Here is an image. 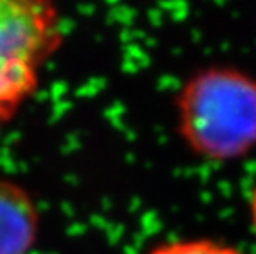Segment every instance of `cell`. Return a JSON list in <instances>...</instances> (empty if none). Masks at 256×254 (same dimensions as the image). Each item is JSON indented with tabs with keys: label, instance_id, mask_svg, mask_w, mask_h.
I'll return each instance as SVG.
<instances>
[{
	"label": "cell",
	"instance_id": "cell-1",
	"mask_svg": "<svg viewBox=\"0 0 256 254\" xmlns=\"http://www.w3.org/2000/svg\"><path fill=\"white\" fill-rule=\"evenodd\" d=\"M178 132L204 159L235 160L256 147V79L233 68L204 69L177 99Z\"/></svg>",
	"mask_w": 256,
	"mask_h": 254
},
{
	"label": "cell",
	"instance_id": "cell-2",
	"mask_svg": "<svg viewBox=\"0 0 256 254\" xmlns=\"http://www.w3.org/2000/svg\"><path fill=\"white\" fill-rule=\"evenodd\" d=\"M62 43L56 0H0V126L35 94Z\"/></svg>",
	"mask_w": 256,
	"mask_h": 254
},
{
	"label": "cell",
	"instance_id": "cell-3",
	"mask_svg": "<svg viewBox=\"0 0 256 254\" xmlns=\"http://www.w3.org/2000/svg\"><path fill=\"white\" fill-rule=\"evenodd\" d=\"M38 230L40 216L30 193L0 178V254H30Z\"/></svg>",
	"mask_w": 256,
	"mask_h": 254
},
{
	"label": "cell",
	"instance_id": "cell-4",
	"mask_svg": "<svg viewBox=\"0 0 256 254\" xmlns=\"http://www.w3.org/2000/svg\"><path fill=\"white\" fill-rule=\"evenodd\" d=\"M149 254H243L236 248L215 243L212 240H188L166 243L154 248Z\"/></svg>",
	"mask_w": 256,
	"mask_h": 254
},
{
	"label": "cell",
	"instance_id": "cell-5",
	"mask_svg": "<svg viewBox=\"0 0 256 254\" xmlns=\"http://www.w3.org/2000/svg\"><path fill=\"white\" fill-rule=\"evenodd\" d=\"M252 220H253V226L256 231V187H254L253 195H252Z\"/></svg>",
	"mask_w": 256,
	"mask_h": 254
}]
</instances>
